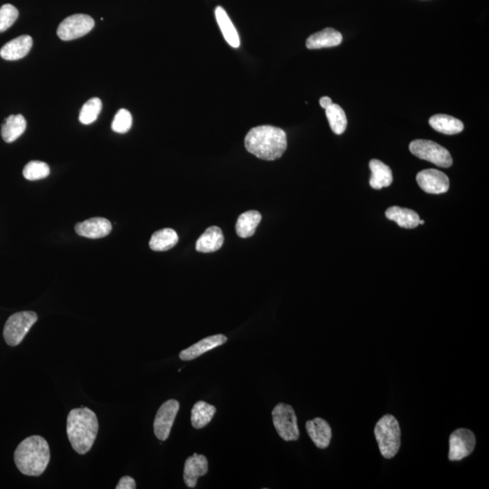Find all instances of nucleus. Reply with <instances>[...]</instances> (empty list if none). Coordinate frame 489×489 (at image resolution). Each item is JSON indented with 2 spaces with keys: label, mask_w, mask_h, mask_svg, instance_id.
<instances>
[{
  "label": "nucleus",
  "mask_w": 489,
  "mask_h": 489,
  "mask_svg": "<svg viewBox=\"0 0 489 489\" xmlns=\"http://www.w3.org/2000/svg\"><path fill=\"white\" fill-rule=\"evenodd\" d=\"M247 152L265 161H275L282 157L287 147L285 131L280 128L262 125L252 128L245 138Z\"/></svg>",
  "instance_id": "f257e3e1"
},
{
  "label": "nucleus",
  "mask_w": 489,
  "mask_h": 489,
  "mask_svg": "<svg viewBox=\"0 0 489 489\" xmlns=\"http://www.w3.org/2000/svg\"><path fill=\"white\" fill-rule=\"evenodd\" d=\"M99 424L96 414L87 407L73 409L67 417L66 432L72 447L78 454L85 455L93 447Z\"/></svg>",
  "instance_id": "f03ea898"
},
{
  "label": "nucleus",
  "mask_w": 489,
  "mask_h": 489,
  "mask_svg": "<svg viewBox=\"0 0 489 489\" xmlns=\"http://www.w3.org/2000/svg\"><path fill=\"white\" fill-rule=\"evenodd\" d=\"M15 463L24 475L38 476L47 469L50 449L41 436H30L18 445L14 454Z\"/></svg>",
  "instance_id": "7ed1b4c3"
},
{
  "label": "nucleus",
  "mask_w": 489,
  "mask_h": 489,
  "mask_svg": "<svg viewBox=\"0 0 489 489\" xmlns=\"http://www.w3.org/2000/svg\"><path fill=\"white\" fill-rule=\"evenodd\" d=\"M374 435L381 454L388 460L395 457L400 448L402 435L397 418L393 415H384L376 424Z\"/></svg>",
  "instance_id": "20e7f679"
},
{
  "label": "nucleus",
  "mask_w": 489,
  "mask_h": 489,
  "mask_svg": "<svg viewBox=\"0 0 489 489\" xmlns=\"http://www.w3.org/2000/svg\"><path fill=\"white\" fill-rule=\"evenodd\" d=\"M38 314L33 311L18 312L8 318L3 335L9 346H17L26 337L27 333L38 321Z\"/></svg>",
  "instance_id": "39448f33"
},
{
  "label": "nucleus",
  "mask_w": 489,
  "mask_h": 489,
  "mask_svg": "<svg viewBox=\"0 0 489 489\" xmlns=\"http://www.w3.org/2000/svg\"><path fill=\"white\" fill-rule=\"evenodd\" d=\"M409 151L416 157L439 167L449 168L453 163L448 149L432 140H415L409 145Z\"/></svg>",
  "instance_id": "423d86ee"
},
{
  "label": "nucleus",
  "mask_w": 489,
  "mask_h": 489,
  "mask_svg": "<svg viewBox=\"0 0 489 489\" xmlns=\"http://www.w3.org/2000/svg\"><path fill=\"white\" fill-rule=\"evenodd\" d=\"M273 423L278 435L286 441H295L299 439L300 432L298 426L295 409L292 406L279 403L272 411Z\"/></svg>",
  "instance_id": "0eeeda50"
},
{
  "label": "nucleus",
  "mask_w": 489,
  "mask_h": 489,
  "mask_svg": "<svg viewBox=\"0 0 489 489\" xmlns=\"http://www.w3.org/2000/svg\"><path fill=\"white\" fill-rule=\"evenodd\" d=\"M94 20L88 15L76 14L66 17L57 29V36L64 41L82 38L94 29Z\"/></svg>",
  "instance_id": "6e6552de"
},
{
  "label": "nucleus",
  "mask_w": 489,
  "mask_h": 489,
  "mask_svg": "<svg viewBox=\"0 0 489 489\" xmlns=\"http://www.w3.org/2000/svg\"><path fill=\"white\" fill-rule=\"evenodd\" d=\"M476 447V437L472 430L458 429L449 436L448 460L460 461L469 457Z\"/></svg>",
  "instance_id": "1a4fd4ad"
},
{
  "label": "nucleus",
  "mask_w": 489,
  "mask_h": 489,
  "mask_svg": "<svg viewBox=\"0 0 489 489\" xmlns=\"http://www.w3.org/2000/svg\"><path fill=\"white\" fill-rule=\"evenodd\" d=\"M179 409L180 403L176 400H167L159 409L154 420V430L156 438L161 441H165L169 438Z\"/></svg>",
  "instance_id": "9d476101"
},
{
  "label": "nucleus",
  "mask_w": 489,
  "mask_h": 489,
  "mask_svg": "<svg viewBox=\"0 0 489 489\" xmlns=\"http://www.w3.org/2000/svg\"><path fill=\"white\" fill-rule=\"evenodd\" d=\"M417 182L421 189L430 194H446L449 189V179L442 171L429 169L420 171Z\"/></svg>",
  "instance_id": "9b49d317"
},
{
  "label": "nucleus",
  "mask_w": 489,
  "mask_h": 489,
  "mask_svg": "<svg viewBox=\"0 0 489 489\" xmlns=\"http://www.w3.org/2000/svg\"><path fill=\"white\" fill-rule=\"evenodd\" d=\"M112 223L105 218H93L78 223L75 229L79 236L93 238H102L108 236L112 231Z\"/></svg>",
  "instance_id": "f8f14e48"
},
{
  "label": "nucleus",
  "mask_w": 489,
  "mask_h": 489,
  "mask_svg": "<svg viewBox=\"0 0 489 489\" xmlns=\"http://www.w3.org/2000/svg\"><path fill=\"white\" fill-rule=\"evenodd\" d=\"M209 472V462L203 455L194 453V456L187 458L184 465L183 479L186 486L194 488L197 485L200 476H203Z\"/></svg>",
  "instance_id": "ddd939ff"
},
{
  "label": "nucleus",
  "mask_w": 489,
  "mask_h": 489,
  "mask_svg": "<svg viewBox=\"0 0 489 489\" xmlns=\"http://www.w3.org/2000/svg\"><path fill=\"white\" fill-rule=\"evenodd\" d=\"M307 432L318 448L329 447L332 439V428L326 421L321 418L308 421L305 424Z\"/></svg>",
  "instance_id": "4468645a"
},
{
  "label": "nucleus",
  "mask_w": 489,
  "mask_h": 489,
  "mask_svg": "<svg viewBox=\"0 0 489 489\" xmlns=\"http://www.w3.org/2000/svg\"><path fill=\"white\" fill-rule=\"evenodd\" d=\"M228 338L223 335H217L210 336V337L204 338L203 340L198 342L197 344L191 345L187 349L183 350L180 353V358L182 360H192L200 356H203L207 351L215 349L227 342Z\"/></svg>",
  "instance_id": "2eb2a0df"
},
{
  "label": "nucleus",
  "mask_w": 489,
  "mask_h": 489,
  "mask_svg": "<svg viewBox=\"0 0 489 489\" xmlns=\"http://www.w3.org/2000/svg\"><path fill=\"white\" fill-rule=\"evenodd\" d=\"M33 47L31 36L24 35L9 41L0 49V57L8 61L20 60L29 53Z\"/></svg>",
  "instance_id": "dca6fc26"
},
{
  "label": "nucleus",
  "mask_w": 489,
  "mask_h": 489,
  "mask_svg": "<svg viewBox=\"0 0 489 489\" xmlns=\"http://www.w3.org/2000/svg\"><path fill=\"white\" fill-rule=\"evenodd\" d=\"M224 243V236L219 227L213 226L206 229L196 243V250L200 253H212L221 249Z\"/></svg>",
  "instance_id": "f3484780"
},
{
  "label": "nucleus",
  "mask_w": 489,
  "mask_h": 489,
  "mask_svg": "<svg viewBox=\"0 0 489 489\" xmlns=\"http://www.w3.org/2000/svg\"><path fill=\"white\" fill-rule=\"evenodd\" d=\"M342 42V34L337 30L327 27L322 31L316 32L310 36L307 41L308 49H321L337 47Z\"/></svg>",
  "instance_id": "a211bd4d"
},
{
  "label": "nucleus",
  "mask_w": 489,
  "mask_h": 489,
  "mask_svg": "<svg viewBox=\"0 0 489 489\" xmlns=\"http://www.w3.org/2000/svg\"><path fill=\"white\" fill-rule=\"evenodd\" d=\"M372 170L370 185L374 189L389 187L393 182V171L388 165L379 160H372L369 163Z\"/></svg>",
  "instance_id": "6ab92c4d"
},
{
  "label": "nucleus",
  "mask_w": 489,
  "mask_h": 489,
  "mask_svg": "<svg viewBox=\"0 0 489 489\" xmlns=\"http://www.w3.org/2000/svg\"><path fill=\"white\" fill-rule=\"evenodd\" d=\"M387 219L396 222L397 225L403 228H415L420 225V216L414 210L403 209L400 207H391L386 210Z\"/></svg>",
  "instance_id": "aec40b11"
},
{
  "label": "nucleus",
  "mask_w": 489,
  "mask_h": 489,
  "mask_svg": "<svg viewBox=\"0 0 489 489\" xmlns=\"http://www.w3.org/2000/svg\"><path fill=\"white\" fill-rule=\"evenodd\" d=\"M429 124L434 130L447 136H454L464 130L462 122L448 115H434L430 117Z\"/></svg>",
  "instance_id": "412c9836"
},
{
  "label": "nucleus",
  "mask_w": 489,
  "mask_h": 489,
  "mask_svg": "<svg viewBox=\"0 0 489 489\" xmlns=\"http://www.w3.org/2000/svg\"><path fill=\"white\" fill-rule=\"evenodd\" d=\"M27 129V121L23 115H10L2 124L1 136L6 143H11L20 138Z\"/></svg>",
  "instance_id": "4be33fe9"
},
{
  "label": "nucleus",
  "mask_w": 489,
  "mask_h": 489,
  "mask_svg": "<svg viewBox=\"0 0 489 489\" xmlns=\"http://www.w3.org/2000/svg\"><path fill=\"white\" fill-rule=\"evenodd\" d=\"M215 16L217 22H218L219 29L221 30L223 36L226 41L231 45L232 48H238L240 45V36L238 31L235 29L233 23L231 18L228 16L227 12L222 7H217L215 9Z\"/></svg>",
  "instance_id": "5701e85b"
},
{
  "label": "nucleus",
  "mask_w": 489,
  "mask_h": 489,
  "mask_svg": "<svg viewBox=\"0 0 489 489\" xmlns=\"http://www.w3.org/2000/svg\"><path fill=\"white\" fill-rule=\"evenodd\" d=\"M179 237L173 228H163L156 231L149 240V247L154 251H167L178 243Z\"/></svg>",
  "instance_id": "b1692460"
},
{
  "label": "nucleus",
  "mask_w": 489,
  "mask_h": 489,
  "mask_svg": "<svg viewBox=\"0 0 489 489\" xmlns=\"http://www.w3.org/2000/svg\"><path fill=\"white\" fill-rule=\"evenodd\" d=\"M261 219V214L256 210H249L241 214L236 224L238 236L242 238L252 237Z\"/></svg>",
  "instance_id": "393cba45"
},
{
  "label": "nucleus",
  "mask_w": 489,
  "mask_h": 489,
  "mask_svg": "<svg viewBox=\"0 0 489 489\" xmlns=\"http://www.w3.org/2000/svg\"><path fill=\"white\" fill-rule=\"evenodd\" d=\"M216 411L215 406L210 405L209 403L201 402V400L195 403L191 409L192 426L197 430L206 427L212 421Z\"/></svg>",
  "instance_id": "a878e982"
},
{
  "label": "nucleus",
  "mask_w": 489,
  "mask_h": 489,
  "mask_svg": "<svg viewBox=\"0 0 489 489\" xmlns=\"http://www.w3.org/2000/svg\"><path fill=\"white\" fill-rule=\"evenodd\" d=\"M326 115L332 131L337 136L344 133L347 127V117L344 109L336 103H332L326 109Z\"/></svg>",
  "instance_id": "bb28decb"
},
{
  "label": "nucleus",
  "mask_w": 489,
  "mask_h": 489,
  "mask_svg": "<svg viewBox=\"0 0 489 489\" xmlns=\"http://www.w3.org/2000/svg\"><path fill=\"white\" fill-rule=\"evenodd\" d=\"M102 101L99 98H92L82 107L80 115H79V121L85 125L93 124L94 122L96 121L98 116L102 111Z\"/></svg>",
  "instance_id": "cd10ccee"
},
{
  "label": "nucleus",
  "mask_w": 489,
  "mask_h": 489,
  "mask_svg": "<svg viewBox=\"0 0 489 489\" xmlns=\"http://www.w3.org/2000/svg\"><path fill=\"white\" fill-rule=\"evenodd\" d=\"M50 174V169L43 161H33L27 163L23 170V176L27 180H38L47 178Z\"/></svg>",
  "instance_id": "c85d7f7f"
},
{
  "label": "nucleus",
  "mask_w": 489,
  "mask_h": 489,
  "mask_svg": "<svg viewBox=\"0 0 489 489\" xmlns=\"http://www.w3.org/2000/svg\"><path fill=\"white\" fill-rule=\"evenodd\" d=\"M18 10L13 5L5 4L0 8V33L7 30L16 22L18 17Z\"/></svg>",
  "instance_id": "c756f323"
},
{
  "label": "nucleus",
  "mask_w": 489,
  "mask_h": 489,
  "mask_svg": "<svg viewBox=\"0 0 489 489\" xmlns=\"http://www.w3.org/2000/svg\"><path fill=\"white\" fill-rule=\"evenodd\" d=\"M131 125H133V117L131 112L127 110L121 109L115 116L112 129L117 133H125L130 131Z\"/></svg>",
  "instance_id": "7c9ffc66"
},
{
  "label": "nucleus",
  "mask_w": 489,
  "mask_h": 489,
  "mask_svg": "<svg viewBox=\"0 0 489 489\" xmlns=\"http://www.w3.org/2000/svg\"><path fill=\"white\" fill-rule=\"evenodd\" d=\"M116 489H136V483L134 481L133 478L129 476H122L119 481L118 485L116 486Z\"/></svg>",
  "instance_id": "2f4dec72"
},
{
  "label": "nucleus",
  "mask_w": 489,
  "mask_h": 489,
  "mask_svg": "<svg viewBox=\"0 0 489 489\" xmlns=\"http://www.w3.org/2000/svg\"><path fill=\"white\" fill-rule=\"evenodd\" d=\"M333 103V101L331 98L328 96H323L320 99V105L322 107L323 109L328 108L330 105H331Z\"/></svg>",
  "instance_id": "473e14b6"
},
{
  "label": "nucleus",
  "mask_w": 489,
  "mask_h": 489,
  "mask_svg": "<svg viewBox=\"0 0 489 489\" xmlns=\"http://www.w3.org/2000/svg\"><path fill=\"white\" fill-rule=\"evenodd\" d=\"M424 224H425L424 220H420V225H424Z\"/></svg>",
  "instance_id": "72a5a7b5"
}]
</instances>
